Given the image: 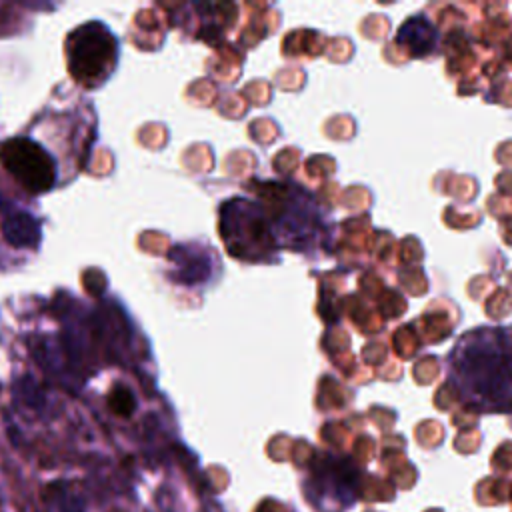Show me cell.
I'll use <instances>...</instances> for the list:
<instances>
[{
	"mask_svg": "<svg viewBox=\"0 0 512 512\" xmlns=\"http://www.w3.org/2000/svg\"><path fill=\"white\" fill-rule=\"evenodd\" d=\"M448 378L480 412H512V326H476L452 346Z\"/></svg>",
	"mask_w": 512,
	"mask_h": 512,
	"instance_id": "obj_1",
	"label": "cell"
},
{
	"mask_svg": "<svg viewBox=\"0 0 512 512\" xmlns=\"http://www.w3.org/2000/svg\"><path fill=\"white\" fill-rule=\"evenodd\" d=\"M220 236L226 250L242 262H274L280 252L270 216L256 198L236 196L220 206Z\"/></svg>",
	"mask_w": 512,
	"mask_h": 512,
	"instance_id": "obj_2",
	"label": "cell"
},
{
	"mask_svg": "<svg viewBox=\"0 0 512 512\" xmlns=\"http://www.w3.org/2000/svg\"><path fill=\"white\" fill-rule=\"evenodd\" d=\"M66 62L78 84L94 88L114 70L116 38L102 22H86L66 38Z\"/></svg>",
	"mask_w": 512,
	"mask_h": 512,
	"instance_id": "obj_3",
	"label": "cell"
},
{
	"mask_svg": "<svg viewBox=\"0 0 512 512\" xmlns=\"http://www.w3.org/2000/svg\"><path fill=\"white\" fill-rule=\"evenodd\" d=\"M2 166L28 192L42 194L56 182V166L52 156L34 140L16 136L0 146Z\"/></svg>",
	"mask_w": 512,
	"mask_h": 512,
	"instance_id": "obj_4",
	"label": "cell"
},
{
	"mask_svg": "<svg viewBox=\"0 0 512 512\" xmlns=\"http://www.w3.org/2000/svg\"><path fill=\"white\" fill-rule=\"evenodd\" d=\"M396 42L402 44L410 56L422 58L436 50L438 30L426 16L416 14L400 26V30L396 34Z\"/></svg>",
	"mask_w": 512,
	"mask_h": 512,
	"instance_id": "obj_5",
	"label": "cell"
},
{
	"mask_svg": "<svg viewBox=\"0 0 512 512\" xmlns=\"http://www.w3.org/2000/svg\"><path fill=\"white\" fill-rule=\"evenodd\" d=\"M2 234L16 248H30L36 246L40 240V226L30 214L14 212L4 218Z\"/></svg>",
	"mask_w": 512,
	"mask_h": 512,
	"instance_id": "obj_6",
	"label": "cell"
},
{
	"mask_svg": "<svg viewBox=\"0 0 512 512\" xmlns=\"http://www.w3.org/2000/svg\"><path fill=\"white\" fill-rule=\"evenodd\" d=\"M110 408L120 416H130L136 408L134 394L124 386H116L110 394Z\"/></svg>",
	"mask_w": 512,
	"mask_h": 512,
	"instance_id": "obj_7",
	"label": "cell"
}]
</instances>
